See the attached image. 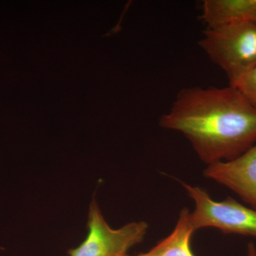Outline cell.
I'll use <instances>...</instances> for the list:
<instances>
[{
  "instance_id": "7",
  "label": "cell",
  "mask_w": 256,
  "mask_h": 256,
  "mask_svg": "<svg viewBox=\"0 0 256 256\" xmlns=\"http://www.w3.org/2000/svg\"><path fill=\"white\" fill-rule=\"evenodd\" d=\"M196 232L191 220V212L181 210L174 230L150 250L152 256H196L191 248L192 236Z\"/></svg>"
},
{
  "instance_id": "5",
  "label": "cell",
  "mask_w": 256,
  "mask_h": 256,
  "mask_svg": "<svg viewBox=\"0 0 256 256\" xmlns=\"http://www.w3.org/2000/svg\"><path fill=\"white\" fill-rule=\"evenodd\" d=\"M203 174L256 210V144L235 159L207 165Z\"/></svg>"
},
{
  "instance_id": "3",
  "label": "cell",
  "mask_w": 256,
  "mask_h": 256,
  "mask_svg": "<svg viewBox=\"0 0 256 256\" xmlns=\"http://www.w3.org/2000/svg\"><path fill=\"white\" fill-rule=\"evenodd\" d=\"M183 186L194 202L191 220L195 230L215 228L223 233L256 237V210L244 206L230 197L224 201H214L200 186L188 184H183Z\"/></svg>"
},
{
  "instance_id": "10",
  "label": "cell",
  "mask_w": 256,
  "mask_h": 256,
  "mask_svg": "<svg viewBox=\"0 0 256 256\" xmlns=\"http://www.w3.org/2000/svg\"><path fill=\"white\" fill-rule=\"evenodd\" d=\"M152 256L150 254H149V252H146V254H139V255L137 256Z\"/></svg>"
},
{
  "instance_id": "9",
  "label": "cell",
  "mask_w": 256,
  "mask_h": 256,
  "mask_svg": "<svg viewBox=\"0 0 256 256\" xmlns=\"http://www.w3.org/2000/svg\"><path fill=\"white\" fill-rule=\"evenodd\" d=\"M247 256H256V247L252 242H250L248 245Z\"/></svg>"
},
{
  "instance_id": "4",
  "label": "cell",
  "mask_w": 256,
  "mask_h": 256,
  "mask_svg": "<svg viewBox=\"0 0 256 256\" xmlns=\"http://www.w3.org/2000/svg\"><path fill=\"white\" fill-rule=\"evenodd\" d=\"M148 227L140 220L111 228L94 198L89 207L86 238L78 247L68 250V256H127L130 249L142 242Z\"/></svg>"
},
{
  "instance_id": "6",
  "label": "cell",
  "mask_w": 256,
  "mask_h": 256,
  "mask_svg": "<svg viewBox=\"0 0 256 256\" xmlns=\"http://www.w3.org/2000/svg\"><path fill=\"white\" fill-rule=\"evenodd\" d=\"M202 18L208 28L235 23L256 24V0H205Z\"/></svg>"
},
{
  "instance_id": "1",
  "label": "cell",
  "mask_w": 256,
  "mask_h": 256,
  "mask_svg": "<svg viewBox=\"0 0 256 256\" xmlns=\"http://www.w3.org/2000/svg\"><path fill=\"white\" fill-rule=\"evenodd\" d=\"M160 126L183 134L206 165L235 159L256 144V108L230 85L182 89Z\"/></svg>"
},
{
  "instance_id": "2",
  "label": "cell",
  "mask_w": 256,
  "mask_h": 256,
  "mask_svg": "<svg viewBox=\"0 0 256 256\" xmlns=\"http://www.w3.org/2000/svg\"><path fill=\"white\" fill-rule=\"evenodd\" d=\"M198 44L232 82L256 66V24L235 23L207 28Z\"/></svg>"
},
{
  "instance_id": "8",
  "label": "cell",
  "mask_w": 256,
  "mask_h": 256,
  "mask_svg": "<svg viewBox=\"0 0 256 256\" xmlns=\"http://www.w3.org/2000/svg\"><path fill=\"white\" fill-rule=\"evenodd\" d=\"M229 85L238 89L256 108V66L236 80L229 82Z\"/></svg>"
}]
</instances>
